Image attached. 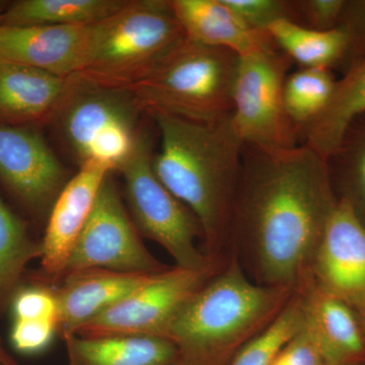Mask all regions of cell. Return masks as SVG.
<instances>
[{
    "instance_id": "cell-1",
    "label": "cell",
    "mask_w": 365,
    "mask_h": 365,
    "mask_svg": "<svg viewBox=\"0 0 365 365\" xmlns=\"http://www.w3.org/2000/svg\"><path fill=\"white\" fill-rule=\"evenodd\" d=\"M337 200L327 162L311 148L245 144L230 225L254 248L263 284L295 289L304 283Z\"/></svg>"
},
{
    "instance_id": "cell-2",
    "label": "cell",
    "mask_w": 365,
    "mask_h": 365,
    "mask_svg": "<svg viewBox=\"0 0 365 365\" xmlns=\"http://www.w3.org/2000/svg\"><path fill=\"white\" fill-rule=\"evenodd\" d=\"M150 114L160 134L153 170L196 216L206 244L215 246L230 227L241 176L244 143L235 133L232 116L203 124L165 113Z\"/></svg>"
},
{
    "instance_id": "cell-3",
    "label": "cell",
    "mask_w": 365,
    "mask_h": 365,
    "mask_svg": "<svg viewBox=\"0 0 365 365\" xmlns=\"http://www.w3.org/2000/svg\"><path fill=\"white\" fill-rule=\"evenodd\" d=\"M295 292L252 282L234 260L187 300L163 338L177 346L182 365H227L277 318Z\"/></svg>"
},
{
    "instance_id": "cell-4",
    "label": "cell",
    "mask_w": 365,
    "mask_h": 365,
    "mask_svg": "<svg viewBox=\"0 0 365 365\" xmlns=\"http://www.w3.org/2000/svg\"><path fill=\"white\" fill-rule=\"evenodd\" d=\"M186 40L170 0H128L91 25L88 56L76 76L128 88L150 76Z\"/></svg>"
},
{
    "instance_id": "cell-5",
    "label": "cell",
    "mask_w": 365,
    "mask_h": 365,
    "mask_svg": "<svg viewBox=\"0 0 365 365\" xmlns=\"http://www.w3.org/2000/svg\"><path fill=\"white\" fill-rule=\"evenodd\" d=\"M239 55L186 42L150 76L130 86L143 111L213 124L232 114Z\"/></svg>"
},
{
    "instance_id": "cell-6",
    "label": "cell",
    "mask_w": 365,
    "mask_h": 365,
    "mask_svg": "<svg viewBox=\"0 0 365 365\" xmlns=\"http://www.w3.org/2000/svg\"><path fill=\"white\" fill-rule=\"evenodd\" d=\"M143 111L128 88L97 85L73 76L51 120L79 165L98 162L115 172L133 148Z\"/></svg>"
},
{
    "instance_id": "cell-7",
    "label": "cell",
    "mask_w": 365,
    "mask_h": 365,
    "mask_svg": "<svg viewBox=\"0 0 365 365\" xmlns=\"http://www.w3.org/2000/svg\"><path fill=\"white\" fill-rule=\"evenodd\" d=\"M153 141L139 131L133 148L117 172L123 176L133 222L143 237L158 242L178 267L203 270L212 267L196 246L202 228L196 216L158 179L153 168Z\"/></svg>"
},
{
    "instance_id": "cell-8",
    "label": "cell",
    "mask_w": 365,
    "mask_h": 365,
    "mask_svg": "<svg viewBox=\"0 0 365 365\" xmlns=\"http://www.w3.org/2000/svg\"><path fill=\"white\" fill-rule=\"evenodd\" d=\"M292 63L269 34L258 47L239 56L230 119L244 145L267 151L300 145L299 127L288 117L283 101Z\"/></svg>"
},
{
    "instance_id": "cell-9",
    "label": "cell",
    "mask_w": 365,
    "mask_h": 365,
    "mask_svg": "<svg viewBox=\"0 0 365 365\" xmlns=\"http://www.w3.org/2000/svg\"><path fill=\"white\" fill-rule=\"evenodd\" d=\"M112 175H108L101 186L90 217L69 256L63 277L88 269L155 274L170 268L155 259L141 242Z\"/></svg>"
},
{
    "instance_id": "cell-10",
    "label": "cell",
    "mask_w": 365,
    "mask_h": 365,
    "mask_svg": "<svg viewBox=\"0 0 365 365\" xmlns=\"http://www.w3.org/2000/svg\"><path fill=\"white\" fill-rule=\"evenodd\" d=\"M213 268L191 270L170 267L150 282L118 302L74 335L83 338L117 336L163 337L168 326L187 300L213 275Z\"/></svg>"
},
{
    "instance_id": "cell-11",
    "label": "cell",
    "mask_w": 365,
    "mask_h": 365,
    "mask_svg": "<svg viewBox=\"0 0 365 365\" xmlns=\"http://www.w3.org/2000/svg\"><path fill=\"white\" fill-rule=\"evenodd\" d=\"M309 276L357 314L365 311V222L343 197L327 220Z\"/></svg>"
},
{
    "instance_id": "cell-12",
    "label": "cell",
    "mask_w": 365,
    "mask_h": 365,
    "mask_svg": "<svg viewBox=\"0 0 365 365\" xmlns=\"http://www.w3.org/2000/svg\"><path fill=\"white\" fill-rule=\"evenodd\" d=\"M0 180L26 205L51 208L66 170L44 137L29 126L0 124Z\"/></svg>"
},
{
    "instance_id": "cell-13",
    "label": "cell",
    "mask_w": 365,
    "mask_h": 365,
    "mask_svg": "<svg viewBox=\"0 0 365 365\" xmlns=\"http://www.w3.org/2000/svg\"><path fill=\"white\" fill-rule=\"evenodd\" d=\"M113 174L105 163L88 162L67 181L50 211L44 239L40 242L46 277L61 280L72 250L83 232L101 186Z\"/></svg>"
},
{
    "instance_id": "cell-14",
    "label": "cell",
    "mask_w": 365,
    "mask_h": 365,
    "mask_svg": "<svg viewBox=\"0 0 365 365\" xmlns=\"http://www.w3.org/2000/svg\"><path fill=\"white\" fill-rule=\"evenodd\" d=\"M90 26H0V59L61 78L76 76L85 64Z\"/></svg>"
},
{
    "instance_id": "cell-15",
    "label": "cell",
    "mask_w": 365,
    "mask_h": 365,
    "mask_svg": "<svg viewBox=\"0 0 365 365\" xmlns=\"http://www.w3.org/2000/svg\"><path fill=\"white\" fill-rule=\"evenodd\" d=\"M299 289L304 329L327 365L365 361V334L356 312L319 287L311 276Z\"/></svg>"
},
{
    "instance_id": "cell-16",
    "label": "cell",
    "mask_w": 365,
    "mask_h": 365,
    "mask_svg": "<svg viewBox=\"0 0 365 365\" xmlns=\"http://www.w3.org/2000/svg\"><path fill=\"white\" fill-rule=\"evenodd\" d=\"M162 273V272H160ZM155 274L88 269L67 274L54 289L58 304V334L63 338L131 294Z\"/></svg>"
},
{
    "instance_id": "cell-17",
    "label": "cell",
    "mask_w": 365,
    "mask_h": 365,
    "mask_svg": "<svg viewBox=\"0 0 365 365\" xmlns=\"http://www.w3.org/2000/svg\"><path fill=\"white\" fill-rule=\"evenodd\" d=\"M68 83L69 78L0 59V124L51 120Z\"/></svg>"
},
{
    "instance_id": "cell-18",
    "label": "cell",
    "mask_w": 365,
    "mask_h": 365,
    "mask_svg": "<svg viewBox=\"0 0 365 365\" xmlns=\"http://www.w3.org/2000/svg\"><path fill=\"white\" fill-rule=\"evenodd\" d=\"M187 41L206 47L222 48L242 56L268 37L254 32L225 0H170Z\"/></svg>"
},
{
    "instance_id": "cell-19",
    "label": "cell",
    "mask_w": 365,
    "mask_h": 365,
    "mask_svg": "<svg viewBox=\"0 0 365 365\" xmlns=\"http://www.w3.org/2000/svg\"><path fill=\"white\" fill-rule=\"evenodd\" d=\"M68 365H182L177 346L157 336H64Z\"/></svg>"
},
{
    "instance_id": "cell-20",
    "label": "cell",
    "mask_w": 365,
    "mask_h": 365,
    "mask_svg": "<svg viewBox=\"0 0 365 365\" xmlns=\"http://www.w3.org/2000/svg\"><path fill=\"white\" fill-rule=\"evenodd\" d=\"M365 115V55L337 81L330 103L314 122L300 130V143L325 162L339 148L355 120Z\"/></svg>"
},
{
    "instance_id": "cell-21",
    "label": "cell",
    "mask_w": 365,
    "mask_h": 365,
    "mask_svg": "<svg viewBox=\"0 0 365 365\" xmlns=\"http://www.w3.org/2000/svg\"><path fill=\"white\" fill-rule=\"evenodd\" d=\"M267 33L281 51L302 67L330 69L349 57V34L342 26L319 31L279 20L269 26Z\"/></svg>"
},
{
    "instance_id": "cell-22",
    "label": "cell",
    "mask_w": 365,
    "mask_h": 365,
    "mask_svg": "<svg viewBox=\"0 0 365 365\" xmlns=\"http://www.w3.org/2000/svg\"><path fill=\"white\" fill-rule=\"evenodd\" d=\"M128 0H20L0 14V26H90L117 13Z\"/></svg>"
},
{
    "instance_id": "cell-23",
    "label": "cell",
    "mask_w": 365,
    "mask_h": 365,
    "mask_svg": "<svg viewBox=\"0 0 365 365\" xmlns=\"http://www.w3.org/2000/svg\"><path fill=\"white\" fill-rule=\"evenodd\" d=\"M35 258H41L40 244L31 240L23 222L0 199V312Z\"/></svg>"
},
{
    "instance_id": "cell-24",
    "label": "cell",
    "mask_w": 365,
    "mask_h": 365,
    "mask_svg": "<svg viewBox=\"0 0 365 365\" xmlns=\"http://www.w3.org/2000/svg\"><path fill=\"white\" fill-rule=\"evenodd\" d=\"M336 83L330 69L326 68L302 67L287 76L283 88L285 111L299 127V134L326 109Z\"/></svg>"
},
{
    "instance_id": "cell-25",
    "label": "cell",
    "mask_w": 365,
    "mask_h": 365,
    "mask_svg": "<svg viewBox=\"0 0 365 365\" xmlns=\"http://www.w3.org/2000/svg\"><path fill=\"white\" fill-rule=\"evenodd\" d=\"M304 324L299 292L272 323L242 346L227 365H273Z\"/></svg>"
},
{
    "instance_id": "cell-26",
    "label": "cell",
    "mask_w": 365,
    "mask_h": 365,
    "mask_svg": "<svg viewBox=\"0 0 365 365\" xmlns=\"http://www.w3.org/2000/svg\"><path fill=\"white\" fill-rule=\"evenodd\" d=\"M327 163L335 165L345 187L343 198L365 222V115L353 122L339 148Z\"/></svg>"
},
{
    "instance_id": "cell-27",
    "label": "cell",
    "mask_w": 365,
    "mask_h": 365,
    "mask_svg": "<svg viewBox=\"0 0 365 365\" xmlns=\"http://www.w3.org/2000/svg\"><path fill=\"white\" fill-rule=\"evenodd\" d=\"M250 30L266 32L279 20H292V1L287 0H225Z\"/></svg>"
},
{
    "instance_id": "cell-28",
    "label": "cell",
    "mask_w": 365,
    "mask_h": 365,
    "mask_svg": "<svg viewBox=\"0 0 365 365\" xmlns=\"http://www.w3.org/2000/svg\"><path fill=\"white\" fill-rule=\"evenodd\" d=\"M292 20L314 30L328 31L340 25L344 0H294Z\"/></svg>"
},
{
    "instance_id": "cell-29",
    "label": "cell",
    "mask_w": 365,
    "mask_h": 365,
    "mask_svg": "<svg viewBox=\"0 0 365 365\" xmlns=\"http://www.w3.org/2000/svg\"><path fill=\"white\" fill-rule=\"evenodd\" d=\"M58 324L43 319H14L11 342L16 351L25 355H37L50 347Z\"/></svg>"
},
{
    "instance_id": "cell-30",
    "label": "cell",
    "mask_w": 365,
    "mask_h": 365,
    "mask_svg": "<svg viewBox=\"0 0 365 365\" xmlns=\"http://www.w3.org/2000/svg\"><path fill=\"white\" fill-rule=\"evenodd\" d=\"M14 319H43L58 324V304L54 290L45 287L24 288L14 294Z\"/></svg>"
},
{
    "instance_id": "cell-31",
    "label": "cell",
    "mask_w": 365,
    "mask_h": 365,
    "mask_svg": "<svg viewBox=\"0 0 365 365\" xmlns=\"http://www.w3.org/2000/svg\"><path fill=\"white\" fill-rule=\"evenodd\" d=\"M273 365H327L316 343L304 329H302L280 353Z\"/></svg>"
},
{
    "instance_id": "cell-32",
    "label": "cell",
    "mask_w": 365,
    "mask_h": 365,
    "mask_svg": "<svg viewBox=\"0 0 365 365\" xmlns=\"http://www.w3.org/2000/svg\"><path fill=\"white\" fill-rule=\"evenodd\" d=\"M350 37V66L365 55V1H346L340 25Z\"/></svg>"
},
{
    "instance_id": "cell-33",
    "label": "cell",
    "mask_w": 365,
    "mask_h": 365,
    "mask_svg": "<svg viewBox=\"0 0 365 365\" xmlns=\"http://www.w3.org/2000/svg\"><path fill=\"white\" fill-rule=\"evenodd\" d=\"M0 365H16V361L0 346Z\"/></svg>"
},
{
    "instance_id": "cell-34",
    "label": "cell",
    "mask_w": 365,
    "mask_h": 365,
    "mask_svg": "<svg viewBox=\"0 0 365 365\" xmlns=\"http://www.w3.org/2000/svg\"><path fill=\"white\" fill-rule=\"evenodd\" d=\"M359 319H360V324H361L362 330H364V332L365 334V311L364 313H361L359 314Z\"/></svg>"
},
{
    "instance_id": "cell-35",
    "label": "cell",
    "mask_w": 365,
    "mask_h": 365,
    "mask_svg": "<svg viewBox=\"0 0 365 365\" xmlns=\"http://www.w3.org/2000/svg\"><path fill=\"white\" fill-rule=\"evenodd\" d=\"M351 365H365V361L359 362V364H351Z\"/></svg>"
}]
</instances>
